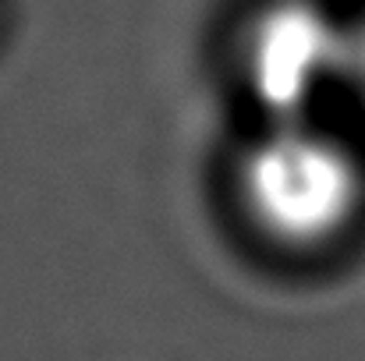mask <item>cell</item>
Instances as JSON below:
<instances>
[{"instance_id": "obj_2", "label": "cell", "mask_w": 365, "mask_h": 361, "mask_svg": "<svg viewBox=\"0 0 365 361\" xmlns=\"http://www.w3.org/2000/svg\"><path fill=\"white\" fill-rule=\"evenodd\" d=\"M238 71L266 124L312 120L351 75V25L323 0H262L242 28Z\"/></svg>"}, {"instance_id": "obj_1", "label": "cell", "mask_w": 365, "mask_h": 361, "mask_svg": "<svg viewBox=\"0 0 365 361\" xmlns=\"http://www.w3.org/2000/svg\"><path fill=\"white\" fill-rule=\"evenodd\" d=\"M235 199L248 227L273 248L319 251L362 220L365 167L316 120L266 124L238 156Z\"/></svg>"}, {"instance_id": "obj_3", "label": "cell", "mask_w": 365, "mask_h": 361, "mask_svg": "<svg viewBox=\"0 0 365 361\" xmlns=\"http://www.w3.org/2000/svg\"><path fill=\"white\" fill-rule=\"evenodd\" d=\"M348 85L359 93L365 107V14L359 21H351V75H348Z\"/></svg>"}]
</instances>
